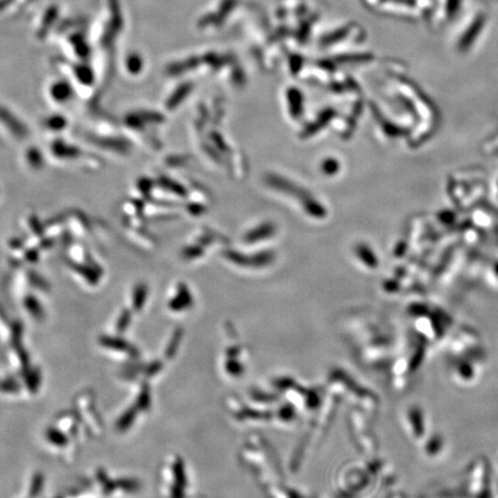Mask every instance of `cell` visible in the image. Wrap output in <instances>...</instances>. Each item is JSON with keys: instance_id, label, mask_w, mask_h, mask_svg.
Segmentation results:
<instances>
[{"instance_id": "6da1fadb", "label": "cell", "mask_w": 498, "mask_h": 498, "mask_svg": "<svg viewBox=\"0 0 498 498\" xmlns=\"http://www.w3.org/2000/svg\"><path fill=\"white\" fill-rule=\"evenodd\" d=\"M52 98L58 103H66L73 95V89L66 81H58L50 89Z\"/></svg>"}, {"instance_id": "7a4b0ae2", "label": "cell", "mask_w": 498, "mask_h": 498, "mask_svg": "<svg viewBox=\"0 0 498 498\" xmlns=\"http://www.w3.org/2000/svg\"><path fill=\"white\" fill-rule=\"evenodd\" d=\"M58 14H59L58 6L53 5V6H50L48 8L47 12H45L44 16H43L42 24H40V28L38 30V34H37L39 38H44V36L49 33V30L51 29V27L53 26L54 22H56Z\"/></svg>"}, {"instance_id": "3957f363", "label": "cell", "mask_w": 498, "mask_h": 498, "mask_svg": "<svg viewBox=\"0 0 498 498\" xmlns=\"http://www.w3.org/2000/svg\"><path fill=\"white\" fill-rule=\"evenodd\" d=\"M108 8H110L111 14V27L108 28V31H111V34H113L119 31L122 26V15L119 2L118 0H108Z\"/></svg>"}, {"instance_id": "277c9868", "label": "cell", "mask_w": 498, "mask_h": 498, "mask_svg": "<svg viewBox=\"0 0 498 498\" xmlns=\"http://www.w3.org/2000/svg\"><path fill=\"white\" fill-rule=\"evenodd\" d=\"M0 119L4 121V124H5L6 126L12 128L13 133L14 134L19 135V137L20 135L26 134V129L24 127V125H22L21 122L15 121L16 120L15 118L13 117L10 112H7V110H5V108H3V107H0Z\"/></svg>"}, {"instance_id": "5b68a950", "label": "cell", "mask_w": 498, "mask_h": 498, "mask_svg": "<svg viewBox=\"0 0 498 498\" xmlns=\"http://www.w3.org/2000/svg\"><path fill=\"white\" fill-rule=\"evenodd\" d=\"M70 40L71 43L73 44V48L75 50L76 54H78L81 59H88L90 54V49L82 36L79 34H75L73 36H71Z\"/></svg>"}, {"instance_id": "8992f818", "label": "cell", "mask_w": 498, "mask_h": 498, "mask_svg": "<svg viewBox=\"0 0 498 498\" xmlns=\"http://www.w3.org/2000/svg\"><path fill=\"white\" fill-rule=\"evenodd\" d=\"M75 76L82 84H92L94 82V72L88 65L81 64L75 66Z\"/></svg>"}, {"instance_id": "52a82bcc", "label": "cell", "mask_w": 498, "mask_h": 498, "mask_svg": "<svg viewBox=\"0 0 498 498\" xmlns=\"http://www.w3.org/2000/svg\"><path fill=\"white\" fill-rule=\"evenodd\" d=\"M126 64H127L128 71L132 72V73H137V72L141 70L142 67L141 58H140L138 54H130L127 59V61H126Z\"/></svg>"}]
</instances>
